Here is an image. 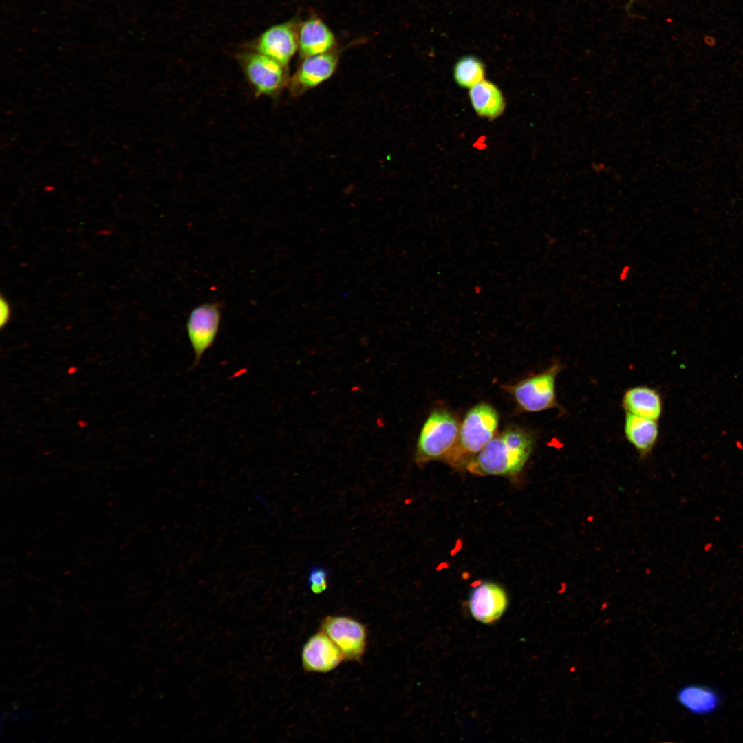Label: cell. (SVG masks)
Returning a JSON list of instances; mask_svg holds the SVG:
<instances>
[{
  "mask_svg": "<svg viewBox=\"0 0 743 743\" xmlns=\"http://www.w3.org/2000/svg\"><path fill=\"white\" fill-rule=\"evenodd\" d=\"M624 432L627 440L643 458L654 447L658 437L656 420L626 413Z\"/></svg>",
  "mask_w": 743,
  "mask_h": 743,
  "instance_id": "obj_13",
  "label": "cell"
},
{
  "mask_svg": "<svg viewBox=\"0 0 743 743\" xmlns=\"http://www.w3.org/2000/svg\"><path fill=\"white\" fill-rule=\"evenodd\" d=\"M498 424L499 414L492 406L480 403L472 407L464 417L457 442L444 461L452 468H466L495 437Z\"/></svg>",
  "mask_w": 743,
  "mask_h": 743,
  "instance_id": "obj_2",
  "label": "cell"
},
{
  "mask_svg": "<svg viewBox=\"0 0 743 743\" xmlns=\"http://www.w3.org/2000/svg\"><path fill=\"white\" fill-rule=\"evenodd\" d=\"M533 446V436L527 430L519 427L506 429L496 434L466 469L481 476L515 475L524 468Z\"/></svg>",
  "mask_w": 743,
  "mask_h": 743,
  "instance_id": "obj_1",
  "label": "cell"
},
{
  "mask_svg": "<svg viewBox=\"0 0 743 743\" xmlns=\"http://www.w3.org/2000/svg\"><path fill=\"white\" fill-rule=\"evenodd\" d=\"M678 702L689 712L698 715L711 714L718 709L721 697L714 689L701 685H687L677 692Z\"/></svg>",
  "mask_w": 743,
  "mask_h": 743,
  "instance_id": "obj_15",
  "label": "cell"
},
{
  "mask_svg": "<svg viewBox=\"0 0 743 743\" xmlns=\"http://www.w3.org/2000/svg\"><path fill=\"white\" fill-rule=\"evenodd\" d=\"M320 631L333 641L345 660L356 662L362 660L367 638L363 623L345 616H329L322 621Z\"/></svg>",
  "mask_w": 743,
  "mask_h": 743,
  "instance_id": "obj_6",
  "label": "cell"
},
{
  "mask_svg": "<svg viewBox=\"0 0 743 743\" xmlns=\"http://www.w3.org/2000/svg\"><path fill=\"white\" fill-rule=\"evenodd\" d=\"M293 28L287 23L267 29L257 39L256 52L286 65L296 52L298 45Z\"/></svg>",
  "mask_w": 743,
  "mask_h": 743,
  "instance_id": "obj_10",
  "label": "cell"
},
{
  "mask_svg": "<svg viewBox=\"0 0 743 743\" xmlns=\"http://www.w3.org/2000/svg\"><path fill=\"white\" fill-rule=\"evenodd\" d=\"M622 405L626 413L657 420L662 413V400L659 393L647 386H636L627 390Z\"/></svg>",
  "mask_w": 743,
  "mask_h": 743,
  "instance_id": "obj_14",
  "label": "cell"
},
{
  "mask_svg": "<svg viewBox=\"0 0 743 743\" xmlns=\"http://www.w3.org/2000/svg\"><path fill=\"white\" fill-rule=\"evenodd\" d=\"M507 605L508 598L504 590L491 582H484L475 587L469 599V607L473 617L484 623H491L499 619Z\"/></svg>",
  "mask_w": 743,
  "mask_h": 743,
  "instance_id": "obj_7",
  "label": "cell"
},
{
  "mask_svg": "<svg viewBox=\"0 0 743 743\" xmlns=\"http://www.w3.org/2000/svg\"><path fill=\"white\" fill-rule=\"evenodd\" d=\"M561 369V365L557 362L539 374L502 388L524 411L538 412L557 407L556 378Z\"/></svg>",
  "mask_w": 743,
  "mask_h": 743,
  "instance_id": "obj_4",
  "label": "cell"
},
{
  "mask_svg": "<svg viewBox=\"0 0 743 743\" xmlns=\"http://www.w3.org/2000/svg\"><path fill=\"white\" fill-rule=\"evenodd\" d=\"M337 65L335 55L324 53L308 56L294 78V85L299 91L314 87L328 79Z\"/></svg>",
  "mask_w": 743,
  "mask_h": 743,
  "instance_id": "obj_11",
  "label": "cell"
},
{
  "mask_svg": "<svg viewBox=\"0 0 743 743\" xmlns=\"http://www.w3.org/2000/svg\"><path fill=\"white\" fill-rule=\"evenodd\" d=\"M631 266L629 264L623 266L618 273V279L621 281L627 280L631 272Z\"/></svg>",
  "mask_w": 743,
  "mask_h": 743,
  "instance_id": "obj_20",
  "label": "cell"
},
{
  "mask_svg": "<svg viewBox=\"0 0 743 743\" xmlns=\"http://www.w3.org/2000/svg\"><path fill=\"white\" fill-rule=\"evenodd\" d=\"M222 308L220 302H206L197 305L190 312L186 330L194 352L191 369L198 366L204 353L214 343L219 330Z\"/></svg>",
  "mask_w": 743,
  "mask_h": 743,
  "instance_id": "obj_5",
  "label": "cell"
},
{
  "mask_svg": "<svg viewBox=\"0 0 743 743\" xmlns=\"http://www.w3.org/2000/svg\"><path fill=\"white\" fill-rule=\"evenodd\" d=\"M485 73L483 62L475 56L469 55L455 63L453 74L460 87L470 89L484 79Z\"/></svg>",
  "mask_w": 743,
  "mask_h": 743,
  "instance_id": "obj_17",
  "label": "cell"
},
{
  "mask_svg": "<svg viewBox=\"0 0 743 743\" xmlns=\"http://www.w3.org/2000/svg\"><path fill=\"white\" fill-rule=\"evenodd\" d=\"M244 66L257 94H273L283 83V65L259 52L246 54L244 58Z\"/></svg>",
  "mask_w": 743,
  "mask_h": 743,
  "instance_id": "obj_9",
  "label": "cell"
},
{
  "mask_svg": "<svg viewBox=\"0 0 743 743\" xmlns=\"http://www.w3.org/2000/svg\"><path fill=\"white\" fill-rule=\"evenodd\" d=\"M301 660L305 671L326 673L334 669L345 659L333 641L325 633L319 631L305 643Z\"/></svg>",
  "mask_w": 743,
  "mask_h": 743,
  "instance_id": "obj_8",
  "label": "cell"
},
{
  "mask_svg": "<svg viewBox=\"0 0 743 743\" xmlns=\"http://www.w3.org/2000/svg\"><path fill=\"white\" fill-rule=\"evenodd\" d=\"M0 308H1V310H0V312H1V316H0L1 326H3L8 322V319L10 318V306H9L8 302L3 297H1V299Z\"/></svg>",
  "mask_w": 743,
  "mask_h": 743,
  "instance_id": "obj_19",
  "label": "cell"
},
{
  "mask_svg": "<svg viewBox=\"0 0 743 743\" xmlns=\"http://www.w3.org/2000/svg\"><path fill=\"white\" fill-rule=\"evenodd\" d=\"M334 43V34L319 19H310L301 28L299 39L300 51L307 57L327 53Z\"/></svg>",
  "mask_w": 743,
  "mask_h": 743,
  "instance_id": "obj_16",
  "label": "cell"
},
{
  "mask_svg": "<svg viewBox=\"0 0 743 743\" xmlns=\"http://www.w3.org/2000/svg\"><path fill=\"white\" fill-rule=\"evenodd\" d=\"M469 98L475 112L482 118L495 119L505 109L502 91L495 83L485 79L469 89Z\"/></svg>",
  "mask_w": 743,
  "mask_h": 743,
  "instance_id": "obj_12",
  "label": "cell"
},
{
  "mask_svg": "<svg viewBox=\"0 0 743 743\" xmlns=\"http://www.w3.org/2000/svg\"><path fill=\"white\" fill-rule=\"evenodd\" d=\"M307 583L312 593H323L328 586V571L321 566H312L309 570Z\"/></svg>",
  "mask_w": 743,
  "mask_h": 743,
  "instance_id": "obj_18",
  "label": "cell"
},
{
  "mask_svg": "<svg viewBox=\"0 0 743 743\" xmlns=\"http://www.w3.org/2000/svg\"><path fill=\"white\" fill-rule=\"evenodd\" d=\"M460 426L456 418L446 410H435L424 421L417 440L415 462L422 466L427 463L444 460L454 447Z\"/></svg>",
  "mask_w": 743,
  "mask_h": 743,
  "instance_id": "obj_3",
  "label": "cell"
}]
</instances>
